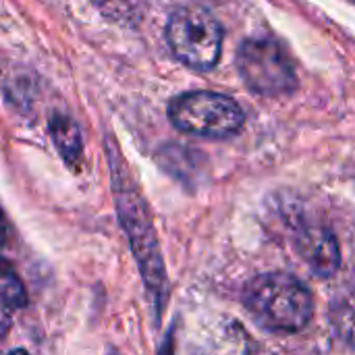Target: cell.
I'll return each instance as SVG.
<instances>
[{
	"mask_svg": "<svg viewBox=\"0 0 355 355\" xmlns=\"http://www.w3.org/2000/svg\"><path fill=\"white\" fill-rule=\"evenodd\" d=\"M110 166H112V193H114L121 227L129 237L131 252L137 260L144 283L154 304L162 308L166 297V275H164V262L160 256V245L152 225L150 210L141 193L129 179L123 162L114 158L112 150H110Z\"/></svg>",
	"mask_w": 355,
	"mask_h": 355,
	"instance_id": "cell-1",
	"label": "cell"
},
{
	"mask_svg": "<svg viewBox=\"0 0 355 355\" xmlns=\"http://www.w3.org/2000/svg\"><path fill=\"white\" fill-rule=\"evenodd\" d=\"M0 302L8 308H25L27 293L25 287L8 260L0 256Z\"/></svg>",
	"mask_w": 355,
	"mask_h": 355,
	"instance_id": "cell-9",
	"label": "cell"
},
{
	"mask_svg": "<svg viewBox=\"0 0 355 355\" xmlns=\"http://www.w3.org/2000/svg\"><path fill=\"white\" fill-rule=\"evenodd\" d=\"M295 250L316 277L329 279L339 268V243L335 235L324 227L302 229L295 237Z\"/></svg>",
	"mask_w": 355,
	"mask_h": 355,
	"instance_id": "cell-6",
	"label": "cell"
},
{
	"mask_svg": "<svg viewBox=\"0 0 355 355\" xmlns=\"http://www.w3.org/2000/svg\"><path fill=\"white\" fill-rule=\"evenodd\" d=\"M96 6L110 19L129 23L137 17V0H94Z\"/></svg>",
	"mask_w": 355,
	"mask_h": 355,
	"instance_id": "cell-10",
	"label": "cell"
},
{
	"mask_svg": "<svg viewBox=\"0 0 355 355\" xmlns=\"http://www.w3.org/2000/svg\"><path fill=\"white\" fill-rule=\"evenodd\" d=\"M331 322L339 339L355 349V289H347L333 300Z\"/></svg>",
	"mask_w": 355,
	"mask_h": 355,
	"instance_id": "cell-8",
	"label": "cell"
},
{
	"mask_svg": "<svg viewBox=\"0 0 355 355\" xmlns=\"http://www.w3.org/2000/svg\"><path fill=\"white\" fill-rule=\"evenodd\" d=\"M50 135L62 160L71 168H75L83 154V139H81V131L77 123L69 119L67 114H54L50 119Z\"/></svg>",
	"mask_w": 355,
	"mask_h": 355,
	"instance_id": "cell-7",
	"label": "cell"
},
{
	"mask_svg": "<svg viewBox=\"0 0 355 355\" xmlns=\"http://www.w3.org/2000/svg\"><path fill=\"white\" fill-rule=\"evenodd\" d=\"M10 355H29V354H27L25 349H17V352H12V354H10Z\"/></svg>",
	"mask_w": 355,
	"mask_h": 355,
	"instance_id": "cell-12",
	"label": "cell"
},
{
	"mask_svg": "<svg viewBox=\"0 0 355 355\" xmlns=\"http://www.w3.org/2000/svg\"><path fill=\"white\" fill-rule=\"evenodd\" d=\"M168 116L179 131L214 139L235 135L245 121L241 106L216 92L181 94L171 102Z\"/></svg>",
	"mask_w": 355,
	"mask_h": 355,
	"instance_id": "cell-3",
	"label": "cell"
},
{
	"mask_svg": "<svg viewBox=\"0 0 355 355\" xmlns=\"http://www.w3.org/2000/svg\"><path fill=\"white\" fill-rule=\"evenodd\" d=\"M243 306L260 327L272 333H297L314 314L310 289L287 272H266L252 279L243 291Z\"/></svg>",
	"mask_w": 355,
	"mask_h": 355,
	"instance_id": "cell-2",
	"label": "cell"
},
{
	"mask_svg": "<svg viewBox=\"0 0 355 355\" xmlns=\"http://www.w3.org/2000/svg\"><path fill=\"white\" fill-rule=\"evenodd\" d=\"M166 42L181 62L198 71H210L220 56L223 29L204 8L183 6L168 19Z\"/></svg>",
	"mask_w": 355,
	"mask_h": 355,
	"instance_id": "cell-4",
	"label": "cell"
},
{
	"mask_svg": "<svg viewBox=\"0 0 355 355\" xmlns=\"http://www.w3.org/2000/svg\"><path fill=\"white\" fill-rule=\"evenodd\" d=\"M6 231H8V225H6V218L0 210V245H4V241H6Z\"/></svg>",
	"mask_w": 355,
	"mask_h": 355,
	"instance_id": "cell-11",
	"label": "cell"
},
{
	"mask_svg": "<svg viewBox=\"0 0 355 355\" xmlns=\"http://www.w3.org/2000/svg\"><path fill=\"white\" fill-rule=\"evenodd\" d=\"M237 67L245 85L262 96H283L297 85L289 52L270 37L243 42L237 52Z\"/></svg>",
	"mask_w": 355,
	"mask_h": 355,
	"instance_id": "cell-5",
	"label": "cell"
}]
</instances>
